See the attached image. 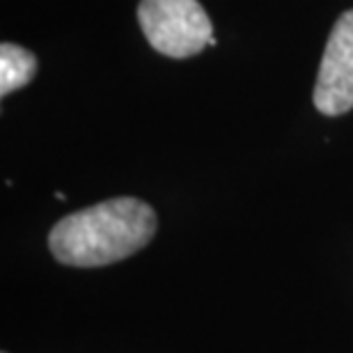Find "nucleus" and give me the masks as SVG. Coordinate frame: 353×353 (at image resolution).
Here are the masks:
<instances>
[{"label":"nucleus","mask_w":353,"mask_h":353,"mask_svg":"<svg viewBox=\"0 0 353 353\" xmlns=\"http://www.w3.org/2000/svg\"><path fill=\"white\" fill-rule=\"evenodd\" d=\"M138 23L154 51L183 60L216 46L214 26L197 0H140Z\"/></svg>","instance_id":"obj_2"},{"label":"nucleus","mask_w":353,"mask_h":353,"mask_svg":"<svg viewBox=\"0 0 353 353\" xmlns=\"http://www.w3.org/2000/svg\"><path fill=\"white\" fill-rule=\"evenodd\" d=\"M37 74V58L32 51L3 41L0 46V97L26 88Z\"/></svg>","instance_id":"obj_4"},{"label":"nucleus","mask_w":353,"mask_h":353,"mask_svg":"<svg viewBox=\"0 0 353 353\" xmlns=\"http://www.w3.org/2000/svg\"><path fill=\"white\" fill-rule=\"evenodd\" d=\"M159 230L154 209L138 197H112L53 225L48 248L65 266L97 268L136 255Z\"/></svg>","instance_id":"obj_1"},{"label":"nucleus","mask_w":353,"mask_h":353,"mask_svg":"<svg viewBox=\"0 0 353 353\" xmlns=\"http://www.w3.org/2000/svg\"><path fill=\"white\" fill-rule=\"evenodd\" d=\"M312 97L321 115L340 117L353 110V10L330 30Z\"/></svg>","instance_id":"obj_3"}]
</instances>
